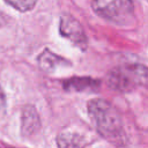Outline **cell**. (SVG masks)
I'll list each match as a JSON object with an SVG mask.
<instances>
[{
	"mask_svg": "<svg viewBox=\"0 0 148 148\" xmlns=\"http://www.w3.org/2000/svg\"><path fill=\"white\" fill-rule=\"evenodd\" d=\"M5 111H6V95L2 88L0 87V118L3 116Z\"/></svg>",
	"mask_w": 148,
	"mask_h": 148,
	"instance_id": "cell-10",
	"label": "cell"
},
{
	"mask_svg": "<svg viewBox=\"0 0 148 148\" xmlns=\"http://www.w3.org/2000/svg\"><path fill=\"white\" fill-rule=\"evenodd\" d=\"M38 64H39V67L45 72H53L54 69H57L59 67H65V66L71 65L69 61H67L66 59H64L60 56L52 53L50 50H44L39 54Z\"/></svg>",
	"mask_w": 148,
	"mask_h": 148,
	"instance_id": "cell-6",
	"label": "cell"
},
{
	"mask_svg": "<svg viewBox=\"0 0 148 148\" xmlns=\"http://www.w3.org/2000/svg\"><path fill=\"white\" fill-rule=\"evenodd\" d=\"M99 87V81L91 77H71L64 82V89L68 91H94Z\"/></svg>",
	"mask_w": 148,
	"mask_h": 148,
	"instance_id": "cell-7",
	"label": "cell"
},
{
	"mask_svg": "<svg viewBox=\"0 0 148 148\" xmlns=\"http://www.w3.org/2000/svg\"><path fill=\"white\" fill-rule=\"evenodd\" d=\"M5 1L20 12L31 10L37 2V0H5Z\"/></svg>",
	"mask_w": 148,
	"mask_h": 148,
	"instance_id": "cell-9",
	"label": "cell"
},
{
	"mask_svg": "<svg viewBox=\"0 0 148 148\" xmlns=\"http://www.w3.org/2000/svg\"><path fill=\"white\" fill-rule=\"evenodd\" d=\"M21 131L23 135H34L40 128V119L38 112L32 105H25L22 111Z\"/></svg>",
	"mask_w": 148,
	"mask_h": 148,
	"instance_id": "cell-5",
	"label": "cell"
},
{
	"mask_svg": "<svg viewBox=\"0 0 148 148\" xmlns=\"http://www.w3.org/2000/svg\"><path fill=\"white\" fill-rule=\"evenodd\" d=\"M147 81V68L142 64H125L112 68L106 75V84L117 91L127 92Z\"/></svg>",
	"mask_w": 148,
	"mask_h": 148,
	"instance_id": "cell-2",
	"label": "cell"
},
{
	"mask_svg": "<svg viewBox=\"0 0 148 148\" xmlns=\"http://www.w3.org/2000/svg\"><path fill=\"white\" fill-rule=\"evenodd\" d=\"M91 7L98 16L117 25H128L134 17L133 0H91Z\"/></svg>",
	"mask_w": 148,
	"mask_h": 148,
	"instance_id": "cell-3",
	"label": "cell"
},
{
	"mask_svg": "<svg viewBox=\"0 0 148 148\" xmlns=\"http://www.w3.org/2000/svg\"><path fill=\"white\" fill-rule=\"evenodd\" d=\"M57 145L58 148H83L86 139L80 133L65 131L57 136Z\"/></svg>",
	"mask_w": 148,
	"mask_h": 148,
	"instance_id": "cell-8",
	"label": "cell"
},
{
	"mask_svg": "<svg viewBox=\"0 0 148 148\" xmlns=\"http://www.w3.org/2000/svg\"><path fill=\"white\" fill-rule=\"evenodd\" d=\"M60 34L69 39L75 46L80 47L81 50L87 49L88 44V38L86 36V32L80 24V22L73 17L69 14H62L60 18Z\"/></svg>",
	"mask_w": 148,
	"mask_h": 148,
	"instance_id": "cell-4",
	"label": "cell"
},
{
	"mask_svg": "<svg viewBox=\"0 0 148 148\" xmlns=\"http://www.w3.org/2000/svg\"><path fill=\"white\" fill-rule=\"evenodd\" d=\"M88 113L101 135L112 142H123L121 117L111 103L102 98H94L88 102Z\"/></svg>",
	"mask_w": 148,
	"mask_h": 148,
	"instance_id": "cell-1",
	"label": "cell"
}]
</instances>
